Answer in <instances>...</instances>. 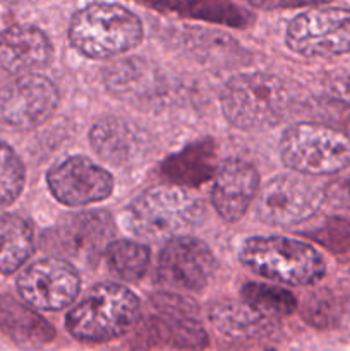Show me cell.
Instances as JSON below:
<instances>
[{"mask_svg":"<svg viewBox=\"0 0 350 351\" xmlns=\"http://www.w3.org/2000/svg\"><path fill=\"white\" fill-rule=\"evenodd\" d=\"M205 206L182 187H153L124 211V226L137 239H177L202 221Z\"/></svg>","mask_w":350,"mask_h":351,"instance_id":"cell-1","label":"cell"},{"mask_svg":"<svg viewBox=\"0 0 350 351\" xmlns=\"http://www.w3.org/2000/svg\"><path fill=\"white\" fill-rule=\"evenodd\" d=\"M141 314V302L129 288L100 283L69 312V332L79 341L103 343L126 335Z\"/></svg>","mask_w":350,"mask_h":351,"instance_id":"cell-2","label":"cell"},{"mask_svg":"<svg viewBox=\"0 0 350 351\" xmlns=\"http://www.w3.org/2000/svg\"><path fill=\"white\" fill-rule=\"evenodd\" d=\"M69 40L79 53L102 60L136 48L143 40V24L126 7L91 3L72 17Z\"/></svg>","mask_w":350,"mask_h":351,"instance_id":"cell-3","label":"cell"},{"mask_svg":"<svg viewBox=\"0 0 350 351\" xmlns=\"http://www.w3.org/2000/svg\"><path fill=\"white\" fill-rule=\"evenodd\" d=\"M220 101L223 115L233 127L254 130L280 122L290 105V96L277 75L250 72L229 79Z\"/></svg>","mask_w":350,"mask_h":351,"instance_id":"cell-4","label":"cell"},{"mask_svg":"<svg viewBox=\"0 0 350 351\" xmlns=\"http://www.w3.org/2000/svg\"><path fill=\"white\" fill-rule=\"evenodd\" d=\"M246 267L266 280L307 287L325 276L326 266L314 247L285 237H253L240 250Z\"/></svg>","mask_w":350,"mask_h":351,"instance_id":"cell-5","label":"cell"},{"mask_svg":"<svg viewBox=\"0 0 350 351\" xmlns=\"http://www.w3.org/2000/svg\"><path fill=\"white\" fill-rule=\"evenodd\" d=\"M280 156L297 173L331 175L350 165V137L325 123H295L281 137Z\"/></svg>","mask_w":350,"mask_h":351,"instance_id":"cell-6","label":"cell"},{"mask_svg":"<svg viewBox=\"0 0 350 351\" xmlns=\"http://www.w3.org/2000/svg\"><path fill=\"white\" fill-rule=\"evenodd\" d=\"M288 48L304 57H333L350 51V9L321 7L299 14L285 34Z\"/></svg>","mask_w":350,"mask_h":351,"instance_id":"cell-7","label":"cell"},{"mask_svg":"<svg viewBox=\"0 0 350 351\" xmlns=\"http://www.w3.org/2000/svg\"><path fill=\"white\" fill-rule=\"evenodd\" d=\"M321 185L299 175H278L257 195L256 215L271 226H292L311 218L323 204Z\"/></svg>","mask_w":350,"mask_h":351,"instance_id":"cell-8","label":"cell"},{"mask_svg":"<svg viewBox=\"0 0 350 351\" xmlns=\"http://www.w3.org/2000/svg\"><path fill=\"white\" fill-rule=\"evenodd\" d=\"M81 290V276L74 264L64 259L36 261L17 278V291L24 304L38 311H62Z\"/></svg>","mask_w":350,"mask_h":351,"instance_id":"cell-9","label":"cell"},{"mask_svg":"<svg viewBox=\"0 0 350 351\" xmlns=\"http://www.w3.org/2000/svg\"><path fill=\"white\" fill-rule=\"evenodd\" d=\"M58 91L45 75L27 74L0 89V123L14 130L41 125L54 115Z\"/></svg>","mask_w":350,"mask_h":351,"instance_id":"cell-10","label":"cell"},{"mask_svg":"<svg viewBox=\"0 0 350 351\" xmlns=\"http://www.w3.org/2000/svg\"><path fill=\"white\" fill-rule=\"evenodd\" d=\"M215 273V257L205 242L192 237L168 240L158 257L156 280L180 291H199Z\"/></svg>","mask_w":350,"mask_h":351,"instance_id":"cell-11","label":"cell"},{"mask_svg":"<svg viewBox=\"0 0 350 351\" xmlns=\"http://www.w3.org/2000/svg\"><path fill=\"white\" fill-rule=\"evenodd\" d=\"M47 184L51 195L65 206H88L105 201L113 191L112 175L84 156L65 158L51 167Z\"/></svg>","mask_w":350,"mask_h":351,"instance_id":"cell-12","label":"cell"},{"mask_svg":"<svg viewBox=\"0 0 350 351\" xmlns=\"http://www.w3.org/2000/svg\"><path fill=\"white\" fill-rule=\"evenodd\" d=\"M51 245L67 263H96L110 245L113 223L108 213H81L62 219L50 233Z\"/></svg>","mask_w":350,"mask_h":351,"instance_id":"cell-13","label":"cell"},{"mask_svg":"<svg viewBox=\"0 0 350 351\" xmlns=\"http://www.w3.org/2000/svg\"><path fill=\"white\" fill-rule=\"evenodd\" d=\"M259 185L256 168L242 160H226L216 171L211 201L225 221H237L254 201Z\"/></svg>","mask_w":350,"mask_h":351,"instance_id":"cell-14","label":"cell"},{"mask_svg":"<svg viewBox=\"0 0 350 351\" xmlns=\"http://www.w3.org/2000/svg\"><path fill=\"white\" fill-rule=\"evenodd\" d=\"M50 57V41L38 27L14 26L0 33V75L34 74Z\"/></svg>","mask_w":350,"mask_h":351,"instance_id":"cell-15","label":"cell"},{"mask_svg":"<svg viewBox=\"0 0 350 351\" xmlns=\"http://www.w3.org/2000/svg\"><path fill=\"white\" fill-rule=\"evenodd\" d=\"M153 305L156 307L153 328L158 338L178 350L199 351L205 348L208 336L199 322L189 315V305L184 304L182 298L158 295L153 298Z\"/></svg>","mask_w":350,"mask_h":351,"instance_id":"cell-16","label":"cell"},{"mask_svg":"<svg viewBox=\"0 0 350 351\" xmlns=\"http://www.w3.org/2000/svg\"><path fill=\"white\" fill-rule=\"evenodd\" d=\"M89 143L102 160L112 165L130 163L143 147V139L137 130L117 117L98 120L91 127Z\"/></svg>","mask_w":350,"mask_h":351,"instance_id":"cell-17","label":"cell"},{"mask_svg":"<svg viewBox=\"0 0 350 351\" xmlns=\"http://www.w3.org/2000/svg\"><path fill=\"white\" fill-rule=\"evenodd\" d=\"M0 328L12 341L24 348H38L47 345L55 336L54 328L34 314L26 305L9 300L0 304Z\"/></svg>","mask_w":350,"mask_h":351,"instance_id":"cell-18","label":"cell"},{"mask_svg":"<svg viewBox=\"0 0 350 351\" xmlns=\"http://www.w3.org/2000/svg\"><path fill=\"white\" fill-rule=\"evenodd\" d=\"M211 322L222 335L233 339H254L270 335L275 328L271 317L259 314L246 304H218L211 308Z\"/></svg>","mask_w":350,"mask_h":351,"instance_id":"cell-19","label":"cell"},{"mask_svg":"<svg viewBox=\"0 0 350 351\" xmlns=\"http://www.w3.org/2000/svg\"><path fill=\"white\" fill-rule=\"evenodd\" d=\"M34 250L33 228L16 215L0 216V276L12 274Z\"/></svg>","mask_w":350,"mask_h":351,"instance_id":"cell-20","label":"cell"},{"mask_svg":"<svg viewBox=\"0 0 350 351\" xmlns=\"http://www.w3.org/2000/svg\"><path fill=\"white\" fill-rule=\"evenodd\" d=\"M110 273L122 281H139L150 267V249L134 240H117L105 250Z\"/></svg>","mask_w":350,"mask_h":351,"instance_id":"cell-21","label":"cell"},{"mask_svg":"<svg viewBox=\"0 0 350 351\" xmlns=\"http://www.w3.org/2000/svg\"><path fill=\"white\" fill-rule=\"evenodd\" d=\"M244 304L257 311L266 317L275 315H290L297 307V300L290 291L280 287H270L263 283H247L242 290Z\"/></svg>","mask_w":350,"mask_h":351,"instance_id":"cell-22","label":"cell"},{"mask_svg":"<svg viewBox=\"0 0 350 351\" xmlns=\"http://www.w3.org/2000/svg\"><path fill=\"white\" fill-rule=\"evenodd\" d=\"M24 165L10 146L0 143V206L12 204L24 189Z\"/></svg>","mask_w":350,"mask_h":351,"instance_id":"cell-23","label":"cell"},{"mask_svg":"<svg viewBox=\"0 0 350 351\" xmlns=\"http://www.w3.org/2000/svg\"><path fill=\"white\" fill-rule=\"evenodd\" d=\"M148 79L150 74L146 65H141L137 60H127L112 65L106 74V84L112 91L124 96L144 91L148 88Z\"/></svg>","mask_w":350,"mask_h":351,"instance_id":"cell-24","label":"cell"},{"mask_svg":"<svg viewBox=\"0 0 350 351\" xmlns=\"http://www.w3.org/2000/svg\"><path fill=\"white\" fill-rule=\"evenodd\" d=\"M304 317L307 322L318 326V328H329L338 319V308H336L335 298L329 295H314L309 298L304 307Z\"/></svg>","mask_w":350,"mask_h":351,"instance_id":"cell-25","label":"cell"},{"mask_svg":"<svg viewBox=\"0 0 350 351\" xmlns=\"http://www.w3.org/2000/svg\"><path fill=\"white\" fill-rule=\"evenodd\" d=\"M326 199L336 208L350 209V177L329 185L326 191Z\"/></svg>","mask_w":350,"mask_h":351,"instance_id":"cell-26","label":"cell"}]
</instances>
